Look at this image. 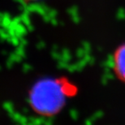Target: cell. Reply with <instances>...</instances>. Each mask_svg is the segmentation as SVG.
Returning <instances> with one entry per match:
<instances>
[{"mask_svg": "<svg viewBox=\"0 0 125 125\" xmlns=\"http://www.w3.org/2000/svg\"><path fill=\"white\" fill-rule=\"evenodd\" d=\"M63 99L60 85L52 81H45L37 84L32 94L35 108L44 113H51L57 110Z\"/></svg>", "mask_w": 125, "mask_h": 125, "instance_id": "6da1fadb", "label": "cell"}, {"mask_svg": "<svg viewBox=\"0 0 125 125\" xmlns=\"http://www.w3.org/2000/svg\"><path fill=\"white\" fill-rule=\"evenodd\" d=\"M113 67L117 76L125 82V43L120 45L115 51Z\"/></svg>", "mask_w": 125, "mask_h": 125, "instance_id": "7a4b0ae2", "label": "cell"}]
</instances>
